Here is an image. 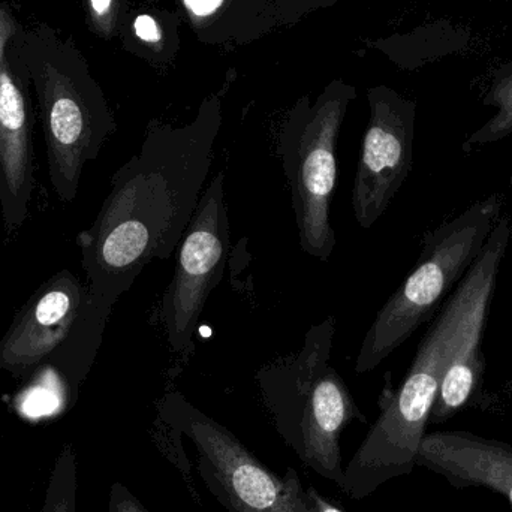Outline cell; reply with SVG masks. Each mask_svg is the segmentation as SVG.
<instances>
[{
    "mask_svg": "<svg viewBox=\"0 0 512 512\" xmlns=\"http://www.w3.org/2000/svg\"><path fill=\"white\" fill-rule=\"evenodd\" d=\"M512 237L508 216L502 215L483 251L469 268L471 291L457 331L453 354L445 366L441 387L429 424H442L462 411L478 393L483 381V334L502 261Z\"/></svg>",
    "mask_w": 512,
    "mask_h": 512,
    "instance_id": "cell-11",
    "label": "cell"
},
{
    "mask_svg": "<svg viewBox=\"0 0 512 512\" xmlns=\"http://www.w3.org/2000/svg\"><path fill=\"white\" fill-rule=\"evenodd\" d=\"M417 466L441 475L456 489L498 493L512 510V445L465 430L426 433Z\"/></svg>",
    "mask_w": 512,
    "mask_h": 512,
    "instance_id": "cell-13",
    "label": "cell"
},
{
    "mask_svg": "<svg viewBox=\"0 0 512 512\" xmlns=\"http://www.w3.org/2000/svg\"><path fill=\"white\" fill-rule=\"evenodd\" d=\"M231 248L225 204V174L219 171L201 195L177 252L173 279L165 289L158 318L176 354L194 352V336L210 294L222 282Z\"/></svg>",
    "mask_w": 512,
    "mask_h": 512,
    "instance_id": "cell-9",
    "label": "cell"
},
{
    "mask_svg": "<svg viewBox=\"0 0 512 512\" xmlns=\"http://www.w3.org/2000/svg\"><path fill=\"white\" fill-rule=\"evenodd\" d=\"M307 495H309L310 501H312L316 512H345L342 508L334 505L333 502L328 501L325 496H322L321 493H319L318 490L313 489V487H309V489H307Z\"/></svg>",
    "mask_w": 512,
    "mask_h": 512,
    "instance_id": "cell-21",
    "label": "cell"
},
{
    "mask_svg": "<svg viewBox=\"0 0 512 512\" xmlns=\"http://www.w3.org/2000/svg\"><path fill=\"white\" fill-rule=\"evenodd\" d=\"M158 423L171 435L188 436L197 448V471L228 512H316L292 466L279 477L227 427L170 391L158 406Z\"/></svg>",
    "mask_w": 512,
    "mask_h": 512,
    "instance_id": "cell-7",
    "label": "cell"
},
{
    "mask_svg": "<svg viewBox=\"0 0 512 512\" xmlns=\"http://www.w3.org/2000/svg\"><path fill=\"white\" fill-rule=\"evenodd\" d=\"M355 98L352 84L330 81L315 101L304 95L295 102L277 135L301 249L322 262L336 246L330 210L337 186V141Z\"/></svg>",
    "mask_w": 512,
    "mask_h": 512,
    "instance_id": "cell-6",
    "label": "cell"
},
{
    "mask_svg": "<svg viewBox=\"0 0 512 512\" xmlns=\"http://www.w3.org/2000/svg\"><path fill=\"white\" fill-rule=\"evenodd\" d=\"M483 104L495 108L496 113L466 138L462 144L465 153L483 149L512 135V57L493 72Z\"/></svg>",
    "mask_w": 512,
    "mask_h": 512,
    "instance_id": "cell-16",
    "label": "cell"
},
{
    "mask_svg": "<svg viewBox=\"0 0 512 512\" xmlns=\"http://www.w3.org/2000/svg\"><path fill=\"white\" fill-rule=\"evenodd\" d=\"M108 512H150L141 504L140 499L132 495L128 487L122 483H114L110 490Z\"/></svg>",
    "mask_w": 512,
    "mask_h": 512,
    "instance_id": "cell-19",
    "label": "cell"
},
{
    "mask_svg": "<svg viewBox=\"0 0 512 512\" xmlns=\"http://www.w3.org/2000/svg\"><path fill=\"white\" fill-rule=\"evenodd\" d=\"M41 512H77V457L72 444L63 445L57 456Z\"/></svg>",
    "mask_w": 512,
    "mask_h": 512,
    "instance_id": "cell-17",
    "label": "cell"
},
{
    "mask_svg": "<svg viewBox=\"0 0 512 512\" xmlns=\"http://www.w3.org/2000/svg\"><path fill=\"white\" fill-rule=\"evenodd\" d=\"M177 2L195 38L209 47H245L282 27L274 0Z\"/></svg>",
    "mask_w": 512,
    "mask_h": 512,
    "instance_id": "cell-14",
    "label": "cell"
},
{
    "mask_svg": "<svg viewBox=\"0 0 512 512\" xmlns=\"http://www.w3.org/2000/svg\"><path fill=\"white\" fill-rule=\"evenodd\" d=\"M29 87V75L8 45L0 65V216L8 239L26 222L35 185Z\"/></svg>",
    "mask_w": 512,
    "mask_h": 512,
    "instance_id": "cell-12",
    "label": "cell"
},
{
    "mask_svg": "<svg viewBox=\"0 0 512 512\" xmlns=\"http://www.w3.org/2000/svg\"><path fill=\"white\" fill-rule=\"evenodd\" d=\"M228 86L207 96L186 125L152 120L140 152L114 173L92 227L78 234L87 291L99 309L113 312L150 262L179 248L212 168Z\"/></svg>",
    "mask_w": 512,
    "mask_h": 512,
    "instance_id": "cell-1",
    "label": "cell"
},
{
    "mask_svg": "<svg viewBox=\"0 0 512 512\" xmlns=\"http://www.w3.org/2000/svg\"><path fill=\"white\" fill-rule=\"evenodd\" d=\"M180 23L179 12H138L132 17L128 14L119 35L126 50L161 68L170 65L179 51Z\"/></svg>",
    "mask_w": 512,
    "mask_h": 512,
    "instance_id": "cell-15",
    "label": "cell"
},
{
    "mask_svg": "<svg viewBox=\"0 0 512 512\" xmlns=\"http://www.w3.org/2000/svg\"><path fill=\"white\" fill-rule=\"evenodd\" d=\"M336 319L309 328L295 354L264 364L256 372L262 403L274 429L303 465L339 486L345 466L343 430L366 423L342 376L331 366Z\"/></svg>",
    "mask_w": 512,
    "mask_h": 512,
    "instance_id": "cell-3",
    "label": "cell"
},
{
    "mask_svg": "<svg viewBox=\"0 0 512 512\" xmlns=\"http://www.w3.org/2000/svg\"><path fill=\"white\" fill-rule=\"evenodd\" d=\"M469 291L468 270L427 328L400 387L385 391L381 397V415L345 466L337 486L348 498L363 501L388 481L411 474L417 466L418 448L453 354Z\"/></svg>",
    "mask_w": 512,
    "mask_h": 512,
    "instance_id": "cell-4",
    "label": "cell"
},
{
    "mask_svg": "<svg viewBox=\"0 0 512 512\" xmlns=\"http://www.w3.org/2000/svg\"><path fill=\"white\" fill-rule=\"evenodd\" d=\"M128 0H87L90 29L104 39L119 36L123 21L128 17Z\"/></svg>",
    "mask_w": 512,
    "mask_h": 512,
    "instance_id": "cell-18",
    "label": "cell"
},
{
    "mask_svg": "<svg viewBox=\"0 0 512 512\" xmlns=\"http://www.w3.org/2000/svg\"><path fill=\"white\" fill-rule=\"evenodd\" d=\"M20 27L12 12L3 3H0V65H2L9 42L12 41Z\"/></svg>",
    "mask_w": 512,
    "mask_h": 512,
    "instance_id": "cell-20",
    "label": "cell"
},
{
    "mask_svg": "<svg viewBox=\"0 0 512 512\" xmlns=\"http://www.w3.org/2000/svg\"><path fill=\"white\" fill-rule=\"evenodd\" d=\"M502 216L499 195H489L456 218L427 231L417 264L376 313L358 351L355 372H372L441 309L459 285Z\"/></svg>",
    "mask_w": 512,
    "mask_h": 512,
    "instance_id": "cell-5",
    "label": "cell"
},
{
    "mask_svg": "<svg viewBox=\"0 0 512 512\" xmlns=\"http://www.w3.org/2000/svg\"><path fill=\"white\" fill-rule=\"evenodd\" d=\"M108 318L90 300L86 283L62 270L42 283L15 315L0 342V370L21 378L65 345L95 358Z\"/></svg>",
    "mask_w": 512,
    "mask_h": 512,
    "instance_id": "cell-8",
    "label": "cell"
},
{
    "mask_svg": "<svg viewBox=\"0 0 512 512\" xmlns=\"http://www.w3.org/2000/svg\"><path fill=\"white\" fill-rule=\"evenodd\" d=\"M9 47L35 89L51 186L71 203L84 167L116 132L113 111L72 36L36 24L20 27Z\"/></svg>",
    "mask_w": 512,
    "mask_h": 512,
    "instance_id": "cell-2",
    "label": "cell"
},
{
    "mask_svg": "<svg viewBox=\"0 0 512 512\" xmlns=\"http://www.w3.org/2000/svg\"><path fill=\"white\" fill-rule=\"evenodd\" d=\"M367 102L369 122L352 185V209L364 230L387 212L411 173L417 120V102L384 84L367 89Z\"/></svg>",
    "mask_w": 512,
    "mask_h": 512,
    "instance_id": "cell-10",
    "label": "cell"
}]
</instances>
